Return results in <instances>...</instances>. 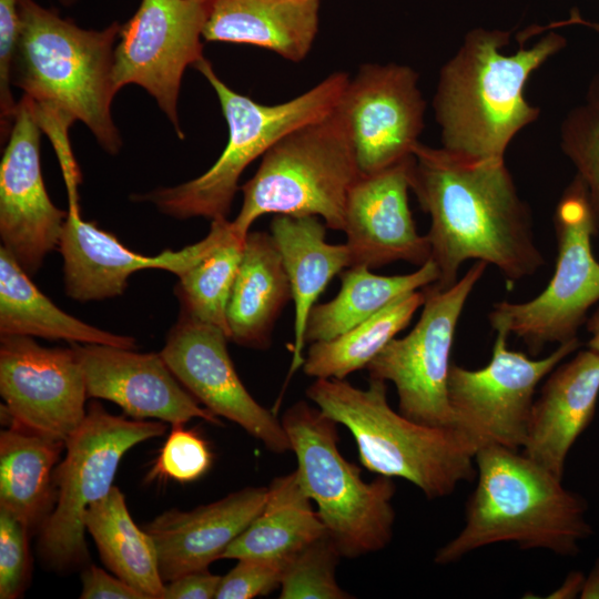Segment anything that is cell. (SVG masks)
<instances>
[{
    "label": "cell",
    "mask_w": 599,
    "mask_h": 599,
    "mask_svg": "<svg viewBox=\"0 0 599 599\" xmlns=\"http://www.w3.org/2000/svg\"><path fill=\"white\" fill-rule=\"evenodd\" d=\"M409 183L430 217L426 235L439 272L437 288L455 284L468 260L493 265L512 282L544 266L530 210L505 160L474 159L418 142Z\"/></svg>",
    "instance_id": "obj_1"
},
{
    "label": "cell",
    "mask_w": 599,
    "mask_h": 599,
    "mask_svg": "<svg viewBox=\"0 0 599 599\" xmlns=\"http://www.w3.org/2000/svg\"><path fill=\"white\" fill-rule=\"evenodd\" d=\"M509 32L474 29L443 65L433 99L441 148L474 158L505 160L506 150L540 110L525 98L531 73L566 45L549 32L512 54L502 49Z\"/></svg>",
    "instance_id": "obj_2"
},
{
    "label": "cell",
    "mask_w": 599,
    "mask_h": 599,
    "mask_svg": "<svg viewBox=\"0 0 599 599\" xmlns=\"http://www.w3.org/2000/svg\"><path fill=\"white\" fill-rule=\"evenodd\" d=\"M477 484L468 498L460 531L434 557L450 565L499 542L575 556L592 535L587 504L562 479L524 453L497 444L475 455Z\"/></svg>",
    "instance_id": "obj_3"
},
{
    "label": "cell",
    "mask_w": 599,
    "mask_h": 599,
    "mask_svg": "<svg viewBox=\"0 0 599 599\" xmlns=\"http://www.w3.org/2000/svg\"><path fill=\"white\" fill-rule=\"evenodd\" d=\"M18 9L12 84L39 111L84 123L106 152L116 154L122 140L111 105L118 92L113 58L121 24L83 29L35 0H18Z\"/></svg>",
    "instance_id": "obj_4"
},
{
    "label": "cell",
    "mask_w": 599,
    "mask_h": 599,
    "mask_svg": "<svg viewBox=\"0 0 599 599\" xmlns=\"http://www.w3.org/2000/svg\"><path fill=\"white\" fill-rule=\"evenodd\" d=\"M306 396L351 432L366 469L408 480L428 499L447 497L476 477L477 441L459 428L423 425L395 412L382 379L358 388L316 378Z\"/></svg>",
    "instance_id": "obj_5"
},
{
    "label": "cell",
    "mask_w": 599,
    "mask_h": 599,
    "mask_svg": "<svg viewBox=\"0 0 599 599\" xmlns=\"http://www.w3.org/2000/svg\"><path fill=\"white\" fill-rule=\"evenodd\" d=\"M196 68L213 88L227 123V143L216 162L200 176L135 196L175 219H227L243 171L296 128L332 112L349 81L334 72L306 92L266 105L232 90L203 58Z\"/></svg>",
    "instance_id": "obj_6"
},
{
    "label": "cell",
    "mask_w": 599,
    "mask_h": 599,
    "mask_svg": "<svg viewBox=\"0 0 599 599\" xmlns=\"http://www.w3.org/2000/svg\"><path fill=\"white\" fill-rule=\"evenodd\" d=\"M354 148L336 108L280 139L240 189L242 206L234 221L246 236L262 215L317 216L343 231L348 193L359 177Z\"/></svg>",
    "instance_id": "obj_7"
},
{
    "label": "cell",
    "mask_w": 599,
    "mask_h": 599,
    "mask_svg": "<svg viewBox=\"0 0 599 599\" xmlns=\"http://www.w3.org/2000/svg\"><path fill=\"white\" fill-rule=\"evenodd\" d=\"M297 460L296 474L317 506L327 534L345 558L383 550L395 522L393 478L378 475L370 483L338 449V423L298 400L281 418Z\"/></svg>",
    "instance_id": "obj_8"
},
{
    "label": "cell",
    "mask_w": 599,
    "mask_h": 599,
    "mask_svg": "<svg viewBox=\"0 0 599 599\" xmlns=\"http://www.w3.org/2000/svg\"><path fill=\"white\" fill-rule=\"evenodd\" d=\"M161 420L126 419L89 405L79 428L65 441L67 454L57 466V500L39 529V554L51 567L69 569L88 559L83 516L104 497L123 455L136 444L162 436Z\"/></svg>",
    "instance_id": "obj_9"
},
{
    "label": "cell",
    "mask_w": 599,
    "mask_h": 599,
    "mask_svg": "<svg viewBox=\"0 0 599 599\" xmlns=\"http://www.w3.org/2000/svg\"><path fill=\"white\" fill-rule=\"evenodd\" d=\"M554 224L557 257L548 285L529 301L498 302L488 314L495 332L516 335L532 355L547 344L577 338L588 311L599 302V262L591 246L597 223L577 176L557 204Z\"/></svg>",
    "instance_id": "obj_10"
},
{
    "label": "cell",
    "mask_w": 599,
    "mask_h": 599,
    "mask_svg": "<svg viewBox=\"0 0 599 599\" xmlns=\"http://www.w3.org/2000/svg\"><path fill=\"white\" fill-rule=\"evenodd\" d=\"M487 266L477 261L450 287L423 288L425 301L415 326L393 338L366 367L369 378L395 386L399 413L416 423L456 427L448 400L451 348L465 304Z\"/></svg>",
    "instance_id": "obj_11"
},
{
    "label": "cell",
    "mask_w": 599,
    "mask_h": 599,
    "mask_svg": "<svg viewBox=\"0 0 599 599\" xmlns=\"http://www.w3.org/2000/svg\"><path fill=\"white\" fill-rule=\"evenodd\" d=\"M508 334L496 331L491 358L477 369L451 364L448 400L456 427L479 447L497 444L522 448L536 388L579 347L578 337L559 344L542 358H530L507 346Z\"/></svg>",
    "instance_id": "obj_12"
},
{
    "label": "cell",
    "mask_w": 599,
    "mask_h": 599,
    "mask_svg": "<svg viewBox=\"0 0 599 599\" xmlns=\"http://www.w3.org/2000/svg\"><path fill=\"white\" fill-rule=\"evenodd\" d=\"M211 0H141L121 26L113 58V82L142 87L184 139L177 98L184 71L203 57V31Z\"/></svg>",
    "instance_id": "obj_13"
},
{
    "label": "cell",
    "mask_w": 599,
    "mask_h": 599,
    "mask_svg": "<svg viewBox=\"0 0 599 599\" xmlns=\"http://www.w3.org/2000/svg\"><path fill=\"white\" fill-rule=\"evenodd\" d=\"M0 394L7 423L63 443L87 416L84 376L72 346L48 348L30 336H1Z\"/></svg>",
    "instance_id": "obj_14"
},
{
    "label": "cell",
    "mask_w": 599,
    "mask_h": 599,
    "mask_svg": "<svg viewBox=\"0 0 599 599\" xmlns=\"http://www.w3.org/2000/svg\"><path fill=\"white\" fill-rule=\"evenodd\" d=\"M426 103L418 74L408 65L368 63L349 81L337 104L361 174L412 155L424 129Z\"/></svg>",
    "instance_id": "obj_15"
},
{
    "label": "cell",
    "mask_w": 599,
    "mask_h": 599,
    "mask_svg": "<svg viewBox=\"0 0 599 599\" xmlns=\"http://www.w3.org/2000/svg\"><path fill=\"white\" fill-rule=\"evenodd\" d=\"M35 104L18 102L0 163V236L2 247L28 274L59 247L68 211L57 207L44 186Z\"/></svg>",
    "instance_id": "obj_16"
},
{
    "label": "cell",
    "mask_w": 599,
    "mask_h": 599,
    "mask_svg": "<svg viewBox=\"0 0 599 599\" xmlns=\"http://www.w3.org/2000/svg\"><path fill=\"white\" fill-rule=\"evenodd\" d=\"M227 339L223 328L181 312L160 354L181 385L214 415L236 423L272 453L291 450L282 422L240 379Z\"/></svg>",
    "instance_id": "obj_17"
},
{
    "label": "cell",
    "mask_w": 599,
    "mask_h": 599,
    "mask_svg": "<svg viewBox=\"0 0 599 599\" xmlns=\"http://www.w3.org/2000/svg\"><path fill=\"white\" fill-rule=\"evenodd\" d=\"M232 221H211L209 234L179 251L149 256L135 253L95 223L81 219L78 203H70L59 243L63 257L65 294L78 302L121 295L128 278L144 268H161L182 275L230 237Z\"/></svg>",
    "instance_id": "obj_18"
},
{
    "label": "cell",
    "mask_w": 599,
    "mask_h": 599,
    "mask_svg": "<svg viewBox=\"0 0 599 599\" xmlns=\"http://www.w3.org/2000/svg\"><path fill=\"white\" fill-rule=\"evenodd\" d=\"M410 159L361 174L352 186L343 227L349 267L372 270L398 261L420 266L430 260L428 237L417 232L408 203Z\"/></svg>",
    "instance_id": "obj_19"
},
{
    "label": "cell",
    "mask_w": 599,
    "mask_h": 599,
    "mask_svg": "<svg viewBox=\"0 0 599 599\" xmlns=\"http://www.w3.org/2000/svg\"><path fill=\"white\" fill-rule=\"evenodd\" d=\"M80 362L88 397L119 405L135 419L155 418L183 425L201 418L223 423L184 388L161 354L135 353L103 344L72 343Z\"/></svg>",
    "instance_id": "obj_20"
},
{
    "label": "cell",
    "mask_w": 599,
    "mask_h": 599,
    "mask_svg": "<svg viewBox=\"0 0 599 599\" xmlns=\"http://www.w3.org/2000/svg\"><path fill=\"white\" fill-rule=\"evenodd\" d=\"M267 487H246L190 511L171 509L142 528L152 538L164 582L207 567L262 511Z\"/></svg>",
    "instance_id": "obj_21"
},
{
    "label": "cell",
    "mask_w": 599,
    "mask_h": 599,
    "mask_svg": "<svg viewBox=\"0 0 599 599\" xmlns=\"http://www.w3.org/2000/svg\"><path fill=\"white\" fill-rule=\"evenodd\" d=\"M599 396V353L561 362L534 400L522 453L562 479L569 451L592 420Z\"/></svg>",
    "instance_id": "obj_22"
},
{
    "label": "cell",
    "mask_w": 599,
    "mask_h": 599,
    "mask_svg": "<svg viewBox=\"0 0 599 599\" xmlns=\"http://www.w3.org/2000/svg\"><path fill=\"white\" fill-rule=\"evenodd\" d=\"M319 24V0H211L203 38L252 44L300 62Z\"/></svg>",
    "instance_id": "obj_23"
},
{
    "label": "cell",
    "mask_w": 599,
    "mask_h": 599,
    "mask_svg": "<svg viewBox=\"0 0 599 599\" xmlns=\"http://www.w3.org/2000/svg\"><path fill=\"white\" fill-rule=\"evenodd\" d=\"M270 227L294 302L293 374L304 364L309 312L332 278L349 267V252L346 244L326 242L327 226L317 216L276 215Z\"/></svg>",
    "instance_id": "obj_24"
},
{
    "label": "cell",
    "mask_w": 599,
    "mask_h": 599,
    "mask_svg": "<svg viewBox=\"0 0 599 599\" xmlns=\"http://www.w3.org/2000/svg\"><path fill=\"white\" fill-rule=\"evenodd\" d=\"M290 300V281L273 236L250 231L227 304L229 338L244 347L267 348Z\"/></svg>",
    "instance_id": "obj_25"
},
{
    "label": "cell",
    "mask_w": 599,
    "mask_h": 599,
    "mask_svg": "<svg viewBox=\"0 0 599 599\" xmlns=\"http://www.w3.org/2000/svg\"><path fill=\"white\" fill-rule=\"evenodd\" d=\"M63 447L17 426L0 434V508L30 530L40 529L54 507V471Z\"/></svg>",
    "instance_id": "obj_26"
},
{
    "label": "cell",
    "mask_w": 599,
    "mask_h": 599,
    "mask_svg": "<svg viewBox=\"0 0 599 599\" xmlns=\"http://www.w3.org/2000/svg\"><path fill=\"white\" fill-rule=\"evenodd\" d=\"M0 335L38 336L80 344L135 348L131 336L89 325L55 306L29 278L16 260L0 247Z\"/></svg>",
    "instance_id": "obj_27"
},
{
    "label": "cell",
    "mask_w": 599,
    "mask_h": 599,
    "mask_svg": "<svg viewBox=\"0 0 599 599\" xmlns=\"http://www.w3.org/2000/svg\"><path fill=\"white\" fill-rule=\"evenodd\" d=\"M296 471L274 478L262 511L221 559L287 558L326 529Z\"/></svg>",
    "instance_id": "obj_28"
},
{
    "label": "cell",
    "mask_w": 599,
    "mask_h": 599,
    "mask_svg": "<svg viewBox=\"0 0 599 599\" xmlns=\"http://www.w3.org/2000/svg\"><path fill=\"white\" fill-rule=\"evenodd\" d=\"M339 277L337 295L311 309L305 329L306 344L345 333L399 297L435 284L439 272L434 261L428 260L409 274L383 276L366 266H351Z\"/></svg>",
    "instance_id": "obj_29"
},
{
    "label": "cell",
    "mask_w": 599,
    "mask_h": 599,
    "mask_svg": "<svg viewBox=\"0 0 599 599\" xmlns=\"http://www.w3.org/2000/svg\"><path fill=\"white\" fill-rule=\"evenodd\" d=\"M83 524L102 561L116 577L146 599H162L165 582L160 575L154 542L132 520L118 487L112 486L104 497L87 508Z\"/></svg>",
    "instance_id": "obj_30"
},
{
    "label": "cell",
    "mask_w": 599,
    "mask_h": 599,
    "mask_svg": "<svg viewBox=\"0 0 599 599\" xmlns=\"http://www.w3.org/2000/svg\"><path fill=\"white\" fill-rule=\"evenodd\" d=\"M424 301V290L414 291L345 333L311 343L302 366L304 373L314 378L345 379L366 368L408 326Z\"/></svg>",
    "instance_id": "obj_31"
},
{
    "label": "cell",
    "mask_w": 599,
    "mask_h": 599,
    "mask_svg": "<svg viewBox=\"0 0 599 599\" xmlns=\"http://www.w3.org/2000/svg\"><path fill=\"white\" fill-rule=\"evenodd\" d=\"M245 238L233 227L227 240L179 276L175 287L182 313L223 328L227 336V304Z\"/></svg>",
    "instance_id": "obj_32"
},
{
    "label": "cell",
    "mask_w": 599,
    "mask_h": 599,
    "mask_svg": "<svg viewBox=\"0 0 599 599\" xmlns=\"http://www.w3.org/2000/svg\"><path fill=\"white\" fill-rule=\"evenodd\" d=\"M560 145L586 189L599 226V72L589 83L583 101L564 119Z\"/></svg>",
    "instance_id": "obj_33"
},
{
    "label": "cell",
    "mask_w": 599,
    "mask_h": 599,
    "mask_svg": "<svg viewBox=\"0 0 599 599\" xmlns=\"http://www.w3.org/2000/svg\"><path fill=\"white\" fill-rule=\"evenodd\" d=\"M342 554L325 531L287 558L281 580V599L352 598L336 580Z\"/></svg>",
    "instance_id": "obj_34"
},
{
    "label": "cell",
    "mask_w": 599,
    "mask_h": 599,
    "mask_svg": "<svg viewBox=\"0 0 599 599\" xmlns=\"http://www.w3.org/2000/svg\"><path fill=\"white\" fill-rule=\"evenodd\" d=\"M183 425H173L151 471L153 477L180 483L202 477L211 467L212 454L205 440Z\"/></svg>",
    "instance_id": "obj_35"
},
{
    "label": "cell",
    "mask_w": 599,
    "mask_h": 599,
    "mask_svg": "<svg viewBox=\"0 0 599 599\" xmlns=\"http://www.w3.org/2000/svg\"><path fill=\"white\" fill-rule=\"evenodd\" d=\"M30 529L9 511L0 508V598L14 599L27 587L31 561Z\"/></svg>",
    "instance_id": "obj_36"
},
{
    "label": "cell",
    "mask_w": 599,
    "mask_h": 599,
    "mask_svg": "<svg viewBox=\"0 0 599 599\" xmlns=\"http://www.w3.org/2000/svg\"><path fill=\"white\" fill-rule=\"evenodd\" d=\"M288 558V557H287ZM287 558H243L221 578L216 599H251L281 585Z\"/></svg>",
    "instance_id": "obj_37"
},
{
    "label": "cell",
    "mask_w": 599,
    "mask_h": 599,
    "mask_svg": "<svg viewBox=\"0 0 599 599\" xmlns=\"http://www.w3.org/2000/svg\"><path fill=\"white\" fill-rule=\"evenodd\" d=\"M18 0H0V115L1 136L8 138L16 108L11 92L12 64L19 37Z\"/></svg>",
    "instance_id": "obj_38"
},
{
    "label": "cell",
    "mask_w": 599,
    "mask_h": 599,
    "mask_svg": "<svg viewBox=\"0 0 599 599\" xmlns=\"http://www.w3.org/2000/svg\"><path fill=\"white\" fill-rule=\"evenodd\" d=\"M82 599H146L139 590L92 565L82 572Z\"/></svg>",
    "instance_id": "obj_39"
},
{
    "label": "cell",
    "mask_w": 599,
    "mask_h": 599,
    "mask_svg": "<svg viewBox=\"0 0 599 599\" xmlns=\"http://www.w3.org/2000/svg\"><path fill=\"white\" fill-rule=\"evenodd\" d=\"M221 576L207 569L192 571L165 585L162 599H211L215 598Z\"/></svg>",
    "instance_id": "obj_40"
},
{
    "label": "cell",
    "mask_w": 599,
    "mask_h": 599,
    "mask_svg": "<svg viewBox=\"0 0 599 599\" xmlns=\"http://www.w3.org/2000/svg\"><path fill=\"white\" fill-rule=\"evenodd\" d=\"M585 575L581 571H571L569 572L561 585L556 588L552 592L548 593L546 598L549 599H573L579 598L583 581Z\"/></svg>",
    "instance_id": "obj_41"
},
{
    "label": "cell",
    "mask_w": 599,
    "mask_h": 599,
    "mask_svg": "<svg viewBox=\"0 0 599 599\" xmlns=\"http://www.w3.org/2000/svg\"><path fill=\"white\" fill-rule=\"evenodd\" d=\"M579 598L599 599V558L595 561L589 573L585 577Z\"/></svg>",
    "instance_id": "obj_42"
},
{
    "label": "cell",
    "mask_w": 599,
    "mask_h": 599,
    "mask_svg": "<svg viewBox=\"0 0 599 599\" xmlns=\"http://www.w3.org/2000/svg\"><path fill=\"white\" fill-rule=\"evenodd\" d=\"M587 329L590 334L588 348L599 353V308L588 319Z\"/></svg>",
    "instance_id": "obj_43"
},
{
    "label": "cell",
    "mask_w": 599,
    "mask_h": 599,
    "mask_svg": "<svg viewBox=\"0 0 599 599\" xmlns=\"http://www.w3.org/2000/svg\"><path fill=\"white\" fill-rule=\"evenodd\" d=\"M63 4H71L73 3L75 0H60Z\"/></svg>",
    "instance_id": "obj_44"
}]
</instances>
